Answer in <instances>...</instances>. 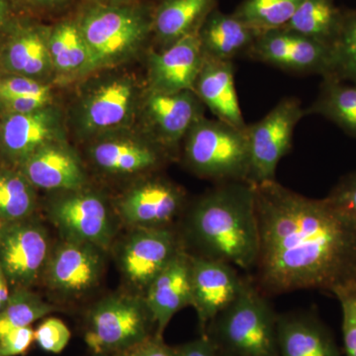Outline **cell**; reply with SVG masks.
Masks as SVG:
<instances>
[{"label": "cell", "instance_id": "4", "mask_svg": "<svg viewBox=\"0 0 356 356\" xmlns=\"http://www.w3.org/2000/svg\"><path fill=\"white\" fill-rule=\"evenodd\" d=\"M184 140L185 163L198 177L215 184L250 182L247 128H236L203 116L193 124Z\"/></svg>", "mask_w": 356, "mask_h": 356}, {"label": "cell", "instance_id": "7", "mask_svg": "<svg viewBox=\"0 0 356 356\" xmlns=\"http://www.w3.org/2000/svg\"><path fill=\"white\" fill-rule=\"evenodd\" d=\"M305 116L301 100L290 96L281 99L261 120L247 126L250 184L276 180L277 166L291 151L295 129Z\"/></svg>", "mask_w": 356, "mask_h": 356}, {"label": "cell", "instance_id": "29", "mask_svg": "<svg viewBox=\"0 0 356 356\" xmlns=\"http://www.w3.org/2000/svg\"><path fill=\"white\" fill-rule=\"evenodd\" d=\"M36 208V192L21 172L0 170V222L31 218Z\"/></svg>", "mask_w": 356, "mask_h": 356}, {"label": "cell", "instance_id": "44", "mask_svg": "<svg viewBox=\"0 0 356 356\" xmlns=\"http://www.w3.org/2000/svg\"><path fill=\"white\" fill-rule=\"evenodd\" d=\"M28 1L32 2L34 4H38V6H49L63 3V2L67 1V0H28Z\"/></svg>", "mask_w": 356, "mask_h": 356}, {"label": "cell", "instance_id": "43", "mask_svg": "<svg viewBox=\"0 0 356 356\" xmlns=\"http://www.w3.org/2000/svg\"><path fill=\"white\" fill-rule=\"evenodd\" d=\"M10 2L9 0H0V34L6 30L10 20Z\"/></svg>", "mask_w": 356, "mask_h": 356}, {"label": "cell", "instance_id": "16", "mask_svg": "<svg viewBox=\"0 0 356 356\" xmlns=\"http://www.w3.org/2000/svg\"><path fill=\"white\" fill-rule=\"evenodd\" d=\"M144 300L161 337L175 315L192 307L191 257L184 248L149 285Z\"/></svg>", "mask_w": 356, "mask_h": 356}, {"label": "cell", "instance_id": "10", "mask_svg": "<svg viewBox=\"0 0 356 356\" xmlns=\"http://www.w3.org/2000/svg\"><path fill=\"white\" fill-rule=\"evenodd\" d=\"M121 252L120 266L126 280L144 290L181 250L179 235L170 228H135Z\"/></svg>", "mask_w": 356, "mask_h": 356}, {"label": "cell", "instance_id": "38", "mask_svg": "<svg viewBox=\"0 0 356 356\" xmlns=\"http://www.w3.org/2000/svg\"><path fill=\"white\" fill-rule=\"evenodd\" d=\"M34 341L35 331L31 327L13 330L0 339V356L25 355Z\"/></svg>", "mask_w": 356, "mask_h": 356}, {"label": "cell", "instance_id": "23", "mask_svg": "<svg viewBox=\"0 0 356 356\" xmlns=\"http://www.w3.org/2000/svg\"><path fill=\"white\" fill-rule=\"evenodd\" d=\"M217 0H163L153 15V31L163 49L198 33Z\"/></svg>", "mask_w": 356, "mask_h": 356}, {"label": "cell", "instance_id": "36", "mask_svg": "<svg viewBox=\"0 0 356 356\" xmlns=\"http://www.w3.org/2000/svg\"><path fill=\"white\" fill-rule=\"evenodd\" d=\"M20 97H51L50 89L31 77L13 76L0 79V102Z\"/></svg>", "mask_w": 356, "mask_h": 356}, {"label": "cell", "instance_id": "28", "mask_svg": "<svg viewBox=\"0 0 356 356\" xmlns=\"http://www.w3.org/2000/svg\"><path fill=\"white\" fill-rule=\"evenodd\" d=\"M343 9L336 0H303L283 28L332 47L339 33Z\"/></svg>", "mask_w": 356, "mask_h": 356}, {"label": "cell", "instance_id": "27", "mask_svg": "<svg viewBox=\"0 0 356 356\" xmlns=\"http://www.w3.org/2000/svg\"><path fill=\"white\" fill-rule=\"evenodd\" d=\"M3 64L18 76H38L50 69L48 39L36 28L16 33L3 51Z\"/></svg>", "mask_w": 356, "mask_h": 356}, {"label": "cell", "instance_id": "41", "mask_svg": "<svg viewBox=\"0 0 356 356\" xmlns=\"http://www.w3.org/2000/svg\"><path fill=\"white\" fill-rule=\"evenodd\" d=\"M51 97H20L0 102L10 113H30L44 108Z\"/></svg>", "mask_w": 356, "mask_h": 356}, {"label": "cell", "instance_id": "42", "mask_svg": "<svg viewBox=\"0 0 356 356\" xmlns=\"http://www.w3.org/2000/svg\"><path fill=\"white\" fill-rule=\"evenodd\" d=\"M9 288H10V285H9L6 274L0 266V311L6 307L7 302L10 298L11 291Z\"/></svg>", "mask_w": 356, "mask_h": 356}, {"label": "cell", "instance_id": "17", "mask_svg": "<svg viewBox=\"0 0 356 356\" xmlns=\"http://www.w3.org/2000/svg\"><path fill=\"white\" fill-rule=\"evenodd\" d=\"M204 105L194 91L149 92L146 102L147 118L156 142L172 149L184 139L193 124L202 118Z\"/></svg>", "mask_w": 356, "mask_h": 356}, {"label": "cell", "instance_id": "19", "mask_svg": "<svg viewBox=\"0 0 356 356\" xmlns=\"http://www.w3.org/2000/svg\"><path fill=\"white\" fill-rule=\"evenodd\" d=\"M233 60L206 58L194 92L218 120L238 129L247 128L235 84Z\"/></svg>", "mask_w": 356, "mask_h": 356}, {"label": "cell", "instance_id": "15", "mask_svg": "<svg viewBox=\"0 0 356 356\" xmlns=\"http://www.w3.org/2000/svg\"><path fill=\"white\" fill-rule=\"evenodd\" d=\"M205 60L198 33L152 54L149 60L151 92L193 91Z\"/></svg>", "mask_w": 356, "mask_h": 356}, {"label": "cell", "instance_id": "9", "mask_svg": "<svg viewBox=\"0 0 356 356\" xmlns=\"http://www.w3.org/2000/svg\"><path fill=\"white\" fill-rule=\"evenodd\" d=\"M50 257L46 229L31 218L0 225V266L13 289L28 288L44 273Z\"/></svg>", "mask_w": 356, "mask_h": 356}, {"label": "cell", "instance_id": "18", "mask_svg": "<svg viewBox=\"0 0 356 356\" xmlns=\"http://www.w3.org/2000/svg\"><path fill=\"white\" fill-rule=\"evenodd\" d=\"M280 356H343L332 332L314 314H278Z\"/></svg>", "mask_w": 356, "mask_h": 356}, {"label": "cell", "instance_id": "14", "mask_svg": "<svg viewBox=\"0 0 356 356\" xmlns=\"http://www.w3.org/2000/svg\"><path fill=\"white\" fill-rule=\"evenodd\" d=\"M182 189L165 179L138 185L120 204L124 221L135 228H170L186 209Z\"/></svg>", "mask_w": 356, "mask_h": 356}, {"label": "cell", "instance_id": "25", "mask_svg": "<svg viewBox=\"0 0 356 356\" xmlns=\"http://www.w3.org/2000/svg\"><path fill=\"white\" fill-rule=\"evenodd\" d=\"M320 115L356 139V83L323 77L315 102L306 115Z\"/></svg>", "mask_w": 356, "mask_h": 356}, {"label": "cell", "instance_id": "1", "mask_svg": "<svg viewBox=\"0 0 356 356\" xmlns=\"http://www.w3.org/2000/svg\"><path fill=\"white\" fill-rule=\"evenodd\" d=\"M252 185L259 236L252 281L264 294L332 292L356 280V226L329 198L307 197L277 180Z\"/></svg>", "mask_w": 356, "mask_h": 356}, {"label": "cell", "instance_id": "31", "mask_svg": "<svg viewBox=\"0 0 356 356\" xmlns=\"http://www.w3.org/2000/svg\"><path fill=\"white\" fill-rule=\"evenodd\" d=\"M303 0H243L233 15L259 34L289 22Z\"/></svg>", "mask_w": 356, "mask_h": 356}, {"label": "cell", "instance_id": "26", "mask_svg": "<svg viewBox=\"0 0 356 356\" xmlns=\"http://www.w3.org/2000/svg\"><path fill=\"white\" fill-rule=\"evenodd\" d=\"M133 99V86L127 81L102 86L89 98L84 109V124L91 130H104L125 120Z\"/></svg>", "mask_w": 356, "mask_h": 356}, {"label": "cell", "instance_id": "20", "mask_svg": "<svg viewBox=\"0 0 356 356\" xmlns=\"http://www.w3.org/2000/svg\"><path fill=\"white\" fill-rule=\"evenodd\" d=\"M21 172L35 188L77 191L84 184V173L79 159L60 145L40 147L21 163Z\"/></svg>", "mask_w": 356, "mask_h": 356}, {"label": "cell", "instance_id": "45", "mask_svg": "<svg viewBox=\"0 0 356 356\" xmlns=\"http://www.w3.org/2000/svg\"><path fill=\"white\" fill-rule=\"evenodd\" d=\"M95 356H110L106 355H95Z\"/></svg>", "mask_w": 356, "mask_h": 356}, {"label": "cell", "instance_id": "22", "mask_svg": "<svg viewBox=\"0 0 356 356\" xmlns=\"http://www.w3.org/2000/svg\"><path fill=\"white\" fill-rule=\"evenodd\" d=\"M58 123L55 114L42 108L30 113H10L1 127V145L7 156L22 163L53 140Z\"/></svg>", "mask_w": 356, "mask_h": 356}, {"label": "cell", "instance_id": "40", "mask_svg": "<svg viewBox=\"0 0 356 356\" xmlns=\"http://www.w3.org/2000/svg\"><path fill=\"white\" fill-rule=\"evenodd\" d=\"M175 350L177 356H222L215 344L204 334L195 341L177 346Z\"/></svg>", "mask_w": 356, "mask_h": 356}, {"label": "cell", "instance_id": "35", "mask_svg": "<svg viewBox=\"0 0 356 356\" xmlns=\"http://www.w3.org/2000/svg\"><path fill=\"white\" fill-rule=\"evenodd\" d=\"M72 337L67 325L58 318H47L35 330V343L46 353H62L67 348Z\"/></svg>", "mask_w": 356, "mask_h": 356}, {"label": "cell", "instance_id": "24", "mask_svg": "<svg viewBox=\"0 0 356 356\" xmlns=\"http://www.w3.org/2000/svg\"><path fill=\"white\" fill-rule=\"evenodd\" d=\"M165 147L129 140L100 143L91 151L93 161L102 170L115 173L145 172L163 163Z\"/></svg>", "mask_w": 356, "mask_h": 356}, {"label": "cell", "instance_id": "33", "mask_svg": "<svg viewBox=\"0 0 356 356\" xmlns=\"http://www.w3.org/2000/svg\"><path fill=\"white\" fill-rule=\"evenodd\" d=\"M331 48L332 70L330 76L356 83V9L343 11L339 33Z\"/></svg>", "mask_w": 356, "mask_h": 356}, {"label": "cell", "instance_id": "21", "mask_svg": "<svg viewBox=\"0 0 356 356\" xmlns=\"http://www.w3.org/2000/svg\"><path fill=\"white\" fill-rule=\"evenodd\" d=\"M259 33L248 27L232 14L215 8L198 31L206 58L233 60L248 56Z\"/></svg>", "mask_w": 356, "mask_h": 356}, {"label": "cell", "instance_id": "6", "mask_svg": "<svg viewBox=\"0 0 356 356\" xmlns=\"http://www.w3.org/2000/svg\"><path fill=\"white\" fill-rule=\"evenodd\" d=\"M156 325L144 298L115 295L89 313L84 341L93 355H115L154 336Z\"/></svg>", "mask_w": 356, "mask_h": 356}, {"label": "cell", "instance_id": "37", "mask_svg": "<svg viewBox=\"0 0 356 356\" xmlns=\"http://www.w3.org/2000/svg\"><path fill=\"white\" fill-rule=\"evenodd\" d=\"M327 197L356 226V172L341 177Z\"/></svg>", "mask_w": 356, "mask_h": 356}, {"label": "cell", "instance_id": "46", "mask_svg": "<svg viewBox=\"0 0 356 356\" xmlns=\"http://www.w3.org/2000/svg\"><path fill=\"white\" fill-rule=\"evenodd\" d=\"M0 225H1V222H0Z\"/></svg>", "mask_w": 356, "mask_h": 356}, {"label": "cell", "instance_id": "13", "mask_svg": "<svg viewBox=\"0 0 356 356\" xmlns=\"http://www.w3.org/2000/svg\"><path fill=\"white\" fill-rule=\"evenodd\" d=\"M102 252L95 245L65 238L44 266L47 285L60 294L79 295L88 291L102 277Z\"/></svg>", "mask_w": 356, "mask_h": 356}, {"label": "cell", "instance_id": "39", "mask_svg": "<svg viewBox=\"0 0 356 356\" xmlns=\"http://www.w3.org/2000/svg\"><path fill=\"white\" fill-rule=\"evenodd\" d=\"M112 356H177L175 348L168 346L163 337L154 334L146 341Z\"/></svg>", "mask_w": 356, "mask_h": 356}, {"label": "cell", "instance_id": "32", "mask_svg": "<svg viewBox=\"0 0 356 356\" xmlns=\"http://www.w3.org/2000/svg\"><path fill=\"white\" fill-rule=\"evenodd\" d=\"M54 311L55 307L28 288L13 289L6 307L0 311V339L13 330L31 327Z\"/></svg>", "mask_w": 356, "mask_h": 356}, {"label": "cell", "instance_id": "11", "mask_svg": "<svg viewBox=\"0 0 356 356\" xmlns=\"http://www.w3.org/2000/svg\"><path fill=\"white\" fill-rule=\"evenodd\" d=\"M50 217L65 240L102 248L113 238V222L106 203L89 192H74L51 204Z\"/></svg>", "mask_w": 356, "mask_h": 356}, {"label": "cell", "instance_id": "3", "mask_svg": "<svg viewBox=\"0 0 356 356\" xmlns=\"http://www.w3.org/2000/svg\"><path fill=\"white\" fill-rule=\"evenodd\" d=\"M277 316L268 296L245 278L238 298L208 325V337L222 356H280Z\"/></svg>", "mask_w": 356, "mask_h": 356}, {"label": "cell", "instance_id": "8", "mask_svg": "<svg viewBox=\"0 0 356 356\" xmlns=\"http://www.w3.org/2000/svg\"><path fill=\"white\" fill-rule=\"evenodd\" d=\"M247 57L291 74H332L331 47L286 28L261 33Z\"/></svg>", "mask_w": 356, "mask_h": 356}, {"label": "cell", "instance_id": "5", "mask_svg": "<svg viewBox=\"0 0 356 356\" xmlns=\"http://www.w3.org/2000/svg\"><path fill=\"white\" fill-rule=\"evenodd\" d=\"M79 25L88 47V69L119 62L137 51L153 31V19L137 8L100 6L90 9Z\"/></svg>", "mask_w": 356, "mask_h": 356}, {"label": "cell", "instance_id": "12", "mask_svg": "<svg viewBox=\"0 0 356 356\" xmlns=\"http://www.w3.org/2000/svg\"><path fill=\"white\" fill-rule=\"evenodd\" d=\"M192 307L204 332L242 291L245 277L224 262L191 255Z\"/></svg>", "mask_w": 356, "mask_h": 356}, {"label": "cell", "instance_id": "2", "mask_svg": "<svg viewBox=\"0 0 356 356\" xmlns=\"http://www.w3.org/2000/svg\"><path fill=\"white\" fill-rule=\"evenodd\" d=\"M184 214L179 238L185 250H193L189 254L254 271L259 248L254 185L215 184L186 207Z\"/></svg>", "mask_w": 356, "mask_h": 356}, {"label": "cell", "instance_id": "34", "mask_svg": "<svg viewBox=\"0 0 356 356\" xmlns=\"http://www.w3.org/2000/svg\"><path fill=\"white\" fill-rule=\"evenodd\" d=\"M343 313V356H356V280L339 285L332 291Z\"/></svg>", "mask_w": 356, "mask_h": 356}, {"label": "cell", "instance_id": "30", "mask_svg": "<svg viewBox=\"0 0 356 356\" xmlns=\"http://www.w3.org/2000/svg\"><path fill=\"white\" fill-rule=\"evenodd\" d=\"M51 65L63 72L88 70V47L79 25L72 22L58 25L48 37Z\"/></svg>", "mask_w": 356, "mask_h": 356}]
</instances>
